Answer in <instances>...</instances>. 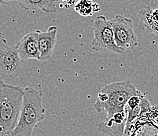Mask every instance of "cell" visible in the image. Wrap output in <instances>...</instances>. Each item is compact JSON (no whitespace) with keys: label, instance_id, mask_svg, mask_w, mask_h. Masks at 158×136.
I'll use <instances>...</instances> for the list:
<instances>
[{"label":"cell","instance_id":"obj_9","mask_svg":"<svg viewBox=\"0 0 158 136\" xmlns=\"http://www.w3.org/2000/svg\"><path fill=\"white\" fill-rule=\"evenodd\" d=\"M60 2L52 1V0H21L18 1V6H21L25 10H41L47 14H54L57 13V7Z\"/></svg>","mask_w":158,"mask_h":136},{"label":"cell","instance_id":"obj_11","mask_svg":"<svg viewBox=\"0 0 158 136\" xmlns=\"http://www.w3.org/2000/svg\"><path fill=\"white\" fill-rule=\"evenodd\" d=\"M126 121L123 123H116L112 120L102 122L98 125L97 129L100 133L106 136H126Z\"/></svg>","mask_w":158,"mask_h":136},{"label":"cell","instance_id":"obj_2","mask_svg":"<svg viewBox=\"0 0 158 136\" xmlns=\"http://www.w3.org/2000/svg\"><path fill=\"white\" fill-rule=\"evenodd\" d=\"M45 118L42 91L32 87H24L19 121L10 136H31L34 128Z\"/></svg>","mask_w":158,"mask_h":136},{"label":"cell","instance_id":"obj_7","mask_svg":"<svg viewBox=\"0 0 158 136\" xmlns=\"http://www.w3.org/2000/svg\"><path fill=\"white\" fill-rule=\"evenodd\" d=\"M14 46L22 61L29 59H36L40 61L38 31L27 34Z\"/></svg>","mask_w":158,"mask_h":136},{"label":"cell","instance_id":"obj_1","mask_svg":"<svg viewBox=\"0 0 158 136\" xmlns=\"http://www.w3.org/2000/svg\"><path fill=\"white\" fill-rule=\"evenodd\" d=\"M143 93L129 80L114 82L102 87L94 104L98 113H106V121H110L116 114L125 112L127 102L133 96L142 95Z\"/></svg>","mask_w":158,"mask_h":136},{"label":"cell","instance_id":"obj_13","mask_svg":"<svg viewBox=\"0 0 158 136\" xmlns=\"http://www.w3.org/2000/svg\"><path fill=\"white\" fill-rule=\"evenodd\" d=\"M87 2H80L77 6H76V10L79 13V14H82L84 16H89L93 14V6L91 7V5L93 3L90 4V6H87Z\"/></svg>","mask_w":158,"mask_h":136},{"label":"cell","instance_id":"obj_14","mask_svg":"<svg viewBox=\"0 0 158 136\" xmlns=\"http://www.w3.org/2000/svg\"><path fill=\"white\" fill-rule=\"evenodd\" d=\"M143 97H145L144 94L133 96V97L130 98V99H129L127 102L126 109H134L135 108V107H137L138 105L140 104L141 100H142V98H143Z\"/></svg>","mask_w":158,"mask_h":136},{"label":"cell","instance_id":"obj_4","mask_svg":"<svg viewBox=\"0 0 158 136\" xmlns=\"http://www.w3.org/2000/svg\"><path fill=\"white\" fill-rule=\"evenodd\" d=\"M22 72V61L15 46L8 45L5 39H0V78L12 81L18 79Z\"/></svg>","mask_w":158,"mask_h":136},{"label":"cell","instance_id":"obj_6","mask_svg":"<svg viewBox=\"0 0 158 136\" xmlns=\"http://www.w3.org/2000/svg\"><path fill=\"white\" fill-rule=\"evenodd\" d=\"M111 22L115 43L121 51L125 52L137 47V37L133 29L131 19L123 15H117Z\"/></svg>","mask_w":158,"mask_h":136},{"label":"cell","instance_id":"obj_3","mask_svg":"<svg viewBox=\"0 0 158 136\" xmlns=\"http://www.w3.org/2000/svg\"><path fill=\"white\" fill-rule=\"evenodd\" d=\"M23 102V87L4 84L0 91V136H10L18 125Z\"/></svg>","mask_w":158,"mask_h":136},{"label":"cell","instance_id":"obj_5","mask_svg":"<svg viewBox=\"0 0 158 136\" xmlns=\"http://www.w3.org/2000/svg\"><path fill=\"white\" fill-rule=\"evenodd\" d=\"M91 47L95 51H110L123 54V51L116 46L113 35L111 21L106 19L105 16L97 17L94 25V38Z\"/></svg>","mask_w":158,"mask_h":136},{"label":"cell","instance_id":"obj_15","mask_svg":"<svg viewBox=\"0 0 158 136\" xmlns=\"http://www.w3.org/2000/svg\"><path fill=\"white\" fill-rule=\"evenodd\" d=\"M4 84H5V83H4V81L2 80V79L0 78V91H1V90H2V87H3Z\"/></svg>","mask_w":158,"mask_h":136},{"label":"cell","instance_id":"obj_12","mask_svg":"<svg viewBox=\"0 0 158 136\" xmlns=\"http://www.w3.org/2000/svg\"><path fill=\"white\" fill-rule=\"evenodd\" d=\"M151 108V104L149 103V101L146 99L145 97H143L141 100V102L137 107L131 109H127L125 108L126 111H127V121H126V126H125V135L127 134V131L130 128L132 122L137 119L138 117H141L143 113L149 111Z\"/></svg>","mask_w":158,"mask_h":136},{"label":"cell","instance_id":"obj_8","mask_svg":"<svg viewBox=\"0 0 158 136\" xmlns=\"http://www.w3.org/2000/svg\"><path fill=\"white\" fill-rule=\"evenodd\" d=\"M38 31L39 48L40 52V61H45L50 59L54 52L57 40V27L51 25L46 31Z\"/></svg>","mask_w":158,"mask_h":136},{"label":"cell","instance_id":"obj_10","mask_svg":"<svg viewBox=\"0 0 158 136\" xmlns=\"http://www.w3.org/2000/svg\"><path fill=\"white\" fill-rule=\"evenodd\" d=\"M139 15L148 31L158 35V8L148 6L140 10Z\"/></svg>","mask_w":158,"mask_h":136}]
</instances>
